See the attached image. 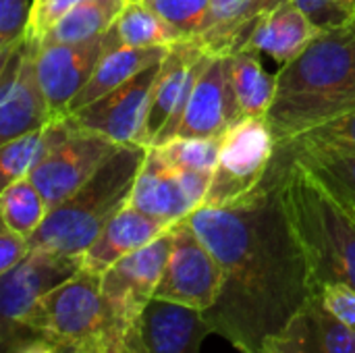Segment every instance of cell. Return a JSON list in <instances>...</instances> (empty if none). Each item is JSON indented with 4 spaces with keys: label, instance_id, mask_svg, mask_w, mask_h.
Returning <instances> with one entry per match:
<instances>
[{
    "label": "cell",
    "instance_id": "obj_20",
    "mask_svg": "<svg viewBox=\"0 0 355 353\" xmlns=\"http://www.w3.org/2000/svg\"><path fill=\"white\" fill-rule=\"evenodd\" d=\"M129 204L150 216L171 223L185 221L196 210L185 193L179 173L173 171L154 148H148V156L133 185Z\"/></svg>",
    "mask_w": 355,
    "mask_h": 353
},
{
    "label": "cell",
    "instance_id": "obj_33",
    "mask_svg": "<svg viewBox=\"0 0 355 353\" xmlns=\"http://www.w3.org/2000/svg\"><path fill=\"white\" fill-rule=\"evenodd\" d=\"M293 141H314V144H324V146H337V148L355 150V112L337 117V119H333L329 123H322V125L302 133Z\"/></svg>",
    "mask_w": 355,
    "mask_h": 353
},
{
    "label": "cell",
    "instance_id": "obj_16",
    "mask_svg": "<svg viewBox=\"0 0 355 353\" xmlns=\"http://www.w3.org/2000/svg\"><path fill=\"white\" fill-rule=\"evenodd\" d=\"M268 353H355V333L314 295L264 347Z\"/></svg>",
    "mask_w": 355,
    "mask_h": 353
},
{
    "label": "cell",
    "instance_id": "obj_12",
    "mask_svg": "<svg viewBox=\"0 0 355 353\" xmlns=\"http://www.w3.org/2000/svg\"><path fill=\"white\" fill-rule=\"evenodd\" d=\"M35 54L37 50L23 37V44L0 60V144L56 119L37 77Z\"/></svg>",
    "mask_w": 355,
    "mask_h": 353
},
{
    "label": "cell",
    "instance_id": "obj_32",
    "mask_svg": "<svg viewBox=\"0 0 355 353\" xmlns=\"http://www.w3.org/2000/svg\"><path fill=\"white\" fill-rule=\"evenodd\" d=\"M31 4L27 0H0V60L23 44Z\"/></svg>",
    "mask_w": 355,
    "mask_h": 353
},
{
    "label": "cell",
    "instance_id": "obj_38",
    "mask_svg": "<svg viewBox=\"0 0 355 353\" xmlns=\"http://www.w3.org/2000/svg\"><path fill=\"white\" fill-rule=\"evenodd\" d=\"M116 353H148L146 341H144V335H141V325L129 335V339L125 341V345H123Z\"/></svg>",
    "mask_w": 355,
    "mask_h": 353
},
{
    "label": "cell",
    "instance_id": "obj_22",
    "mask_svg": "<svg viewBox=\"0 0 355 353\" xmlns=\"http://www.w3.org/2000/svg\"><path fill=\"white\" fill-rule=\"evenodd\" d=\"M168 48L156 46V48H106L100 56L92 77L87 83L79 89V94L73 98L69 112L106 96L108 92L116 89L119 85L127 83L141 71L160 64Z\"/></svg>",
    "mask_w": 355,
    "mask_h": 353
},
{
    "label": "cell",
    "instance_id": "obj_30",
    "mask_svg": "<svg viewBox=\"0 0 355 353\" xmlns=\"http://www.w3.org/2000/svg\"><path fill=\"white\" fill-rule=\"evenodd\" d=\"M185 37H198L206 27L212 0H144Z\"/></svg>",
    "mask_w": 355,
    "mask_h": 353
},
{
    "label": "cell",
    "instance_id": "obj_15",
    "mask_svg": "<svg viewBox=\"0 0 355 353\" xmlns=\"http://www.w3.org/2000/svg\"><path fill=\"white\" fill-rule=\"evenodd\" d=\"M106 50L104 35L77 44H46L35 54L37 77L54 117H67L73 98Z\"/></svg>",
    "mask_w": 355,
    "mask_h": 353
},
{
    "label": "cell",
    "instance_id": "obj_8",
    "mask_svg": "<svg viewBox=\"0 0 355 353\" xmlns=\"http://www.w3.org/2000/svg\"><path fill=\"white\" fill-rule=\"evenodd\" d=\"M81 270V258L31 250L15 268L0 275V345L12 353L21 339V325L35 304Z\"/></svg>",
    "mask_w": 355,
    "mask_h": 353
},
{
    "label": "cell",
    "instance_id": "obj_35",
    "mask_svg": "<svg viewBox=\"0 0 355 353\" xmlns=\"http://www.w3.org/2000/svg\"><path fill=\"white\" fill-rule=\"evenodd\" d=\"M322 304L355 333V289L343 283H333L320 289Z\"/></svg>",
    "mask_w": 355,
    "mask_h": 353
},
{
    "label": "cell",
    "instance_id": "obj_27",
    "mask_svg": "<svg viewBox=\"0 0 355 353\" xmlns=\"http://www.w3.org/2000/svg\"><path fill=\"white\" fill-rule=\"evenodd\" d=\"M50 212L42 191L31 181V177L17 179L2 187L0 193V216L2 225L12 231L31 237Z\"/></svg>",
    "mask_w": 355,
    "mask_h": 353
},
{
    "label": "cell",
    "instance_id": "obj_18",
    "mask_svg": "<svg viewBox=\"0 0 355 353\" xmlns=\"http://www.w3.org/2000/svg\"><path fill=\"white\" fill-rule=\"evenodd\" d=\"M320 29L322 27L314 23L297 2L279 0L258 19L248 48L285 67L316 40Z\"/></svg>",
    "mask_w": 355,
    "mask_h": 353
},
{
    "label": "cell",
    "instance_id": "obj_19",
    "mask_svg": "<svg viewBox=\"0 0 355 353\" xmlns=\"http://www.w3.org/2000/svg\"><path fill=\"white\" fill-rule=\"evenodd\" d=\"M141 335L148 353H200L212 331L202 312L152 300L141 316Z\"/></svg>",
    "mask_w": 355,
    "mask_h": 353
},
{
    "label": "cell",
    "instance_id": "obj_25",
    "mask_svg": "<svg viewBox=\"0 0 355 353\" xmlns=\"http://www.w3.org/2000/svg\"><path fill=\"white\" fill-rule=\"evenodd\" d=\"M279 150L304 160L355 210V150L314 141H293Z\"/></svg>",
    "mask_w": 355,
    "mask_h": 353
},
{
    "label": "cell",
    "instance_id": "obj_4",
    "mask_svg": "<svg viewBox=\"0 0 355 353\" xmlns=\"http://www.w3.org/2000/svg\"><path fill=\"white\" fill-rule=\"evenodd\" d=\"M146 156L148 148L139 144L121 146L87 183L46 214L29 237L31 250L83 258L102 229L129 204Z\"/></svg>",
    "mask_w": 355,
    "mask_h": 353
},
{
    "label": "cell",
    "instance_id": "obj_9",
    "mask_svg": "<svg viewBox=\"0 0 355 353\" xmlns=\"http://www.w3.org/2000/svg\"><path fill=\"white\" fill-rule=\"evenodd\" d=\"M220 266L189 221L173 227L171 254L154 300L206 312L220 289Z\"/></svg>",
    "mask_w": 355,
    "mask_h": 353
},
{
    "label": "cell",
    "instance_id": "obj_23",
    "mask_svg": "<svg viewBox=\"0 0 355 353\" xmlns=\"http://www.w3.org/2000/svg\"><path fill=\"white\" fill-rule=\"evenodd\" d=\"M227 71L239 119H268L277 98V73H268L262 67L260 54L252 48H243L227 56Z\"/></svg>",
    "mask_w": 355,
    "mask_h": 353
},
{
    "label": "cell",
    "instance_id": "obj_34",
    "mask_svg": "<svg viewBox=\"0 0 355 353\" xmlns=\"http://www.w3.org/2000/svg\"><path fill=\"white\" fill-rule=\"evenodd\" d=\"M320 27L341 23L355 17V0H293Z\"/></svg>",
    "mask_w": 355,
    "mask_h": 353
},
{
    "label": "cell",
    "instance_id": "obj_31",
    "mask_svg": "<svg viewBox=\"0 0 355 353\" xmlns=\"http://www.w3.org/2000/svg\"><path fill=\"white\" fill-rule=\"evenodd\" d=\"M79 0H33L29 10V21L25 27V42L35 50L44 44L48 31L77 4Z\"/></svg>",
    "mask_w": 355,
    "mask_h": 353
},
{
    "label": "cell",
    "instance_id": "obj_5",
    "mask_svg": "<svg viewBox=\"0 0 355 353\" xmlns=\"http://www.w3.org/2000/svg\"><path fill=\"white\" fill-rule=\"evenodd\" d=\"M139 325L123 320L102 293V277L81 268L35 304L21 339L44 337L67 353H116Z\"/></svg>",
    "mask_w": 355,
    "mask_h": 353
},
{
    "label": "cell",
    "instance_id": "obj_28",
    "mask_svg": "<svg viewBox=\"0 0 355 353\" xmlns=\"http://www.w3.org/2000/svg\"><path fill=\"white\" fill-rule=\"evenodd\" d=\"M50 146V127H42L29 133H23L10 141L0 144V179L2 187L29 177L37 162L44 158Z\"/></svg>",
    "mask_w": 355,
    "mask_h": 353
},
{
    "label": "cell",
    "instance_id": "obj_7",
    "mask_svg": "<svg viewBox=\"0 0 355 353\" xmlns=\"http://www.w3.org/2000/svg\"><path fill=\"white\" fill-rule=\"evenodd\" d=\"M48 127L50 146L29 177L52 210L87 183L121 146L77 129L67 117L52 119Z\"/></svg>",
    "mask_w": 355,
    "mask_h": 353
},
{
    "label": "cell",
    "instance_id": "obj_39",
    "mask_svg": "<svg viewBox=\"0 0 355 353\" xmlns=\"http://www.w3.org/2000/svg\"><path fill=\"white\" fill-rule=\"evenodd\" d=\"M262 353H268V352H262Z\"/></svg>",
    "mask_w": 355,
    "mask_h": 353
},
{
    "label": "cell",
    "instance_id": "obj_10",
    "mask_svg": "<svg viewBox=\"0 0 355 353\" xmlns=\"http://www.w3.org/2000/svg\"><path fill=\"white\" fill-rule=\"evenodd\" d=\"M235 121H239V110L229 81L227 56L210 54L181 114L166 131L156 137L152 146H160L177 137L218 139Z\"/></svg>",
    "mask_w": 355,
    "mask_h": 353
},
{
    "label": "cell",
    "instance_id": "obj_2",
    "mask_svg": "<svg viewBox=\"0 0 355 353\" xmlns=\"http://www.w3.org/2000/svg\"><path fill=\"white\" fill-rule=\"evenodd\" d=\"M349 112H355V17L322 27L295 60L279 67L268 123L283 148Z\"/></svg>",
    "mask_w": 355,
    "mask_h": 353
},
{
    "label": "cell",
    "instance_id": "obj_13",
    "mask_svg": "<svg viewBox=\"0 0 355 353\" xmlns=\"http://www.w3.org/2000/svg\"><path fill=\"white\" fill-rule=\"evenodd\" d=\"M158 69L160 64L141 71L106 96L69 112L67 119L77 129L100 135L116 146L137 144Z\"/></svg>",
    "mask_w": 355,
    "mask_h": 353
},
{
    "label": "cell",
    "instance_id": "obj_29",
    "mask_svg": "<svg viewBox=\"0 0 355 353\" xmlns=\"http://www.w3.org/2000/svg\"><path fill=\"white\" fill-rule=\"evenodd\" d=\"M158 156L173 171H198V173H214L218 160V139H168L160 146H152Z\"/></svg>",
    "mask_w": 355,
    "mask_h": 353
},
{
    "label": "cell",
    "instance_id": "obj_26",
    "mask_svg": "<svg viewBox=\"0 0 355 353\" xmlns=\"http://www.w3.org/2000/svg\"><path fill=\"white\" fill-rule=\"evenodd\" d=\"M129 0H79L46 35L44 44H77L104 35ZM40 46V48H42Z\"/></svg>",
    "mask_w": 355,
    "mask_h": 353
},
{
    "label": "cell",
    "instance_id": "obj_24",
    "mask_svg": "<svg viewBox=\"0 0 355 353\" xmlns=\"http://www.w3.org/2000/svg\"><path fill=\"white\" fill-rule=\"evenodd\" d=\"M181 40L185 35L144 0H129L114 25L104 33L106 48H168Z\"/></svg>",
    "mask_w": 355,
    "mask_h": 353
},
{
    "label": "cell",
    "instance_id": "obj_3",
    "mask_svg": "<svg viewBox=\"0 0 355 353\" xmlns=\"http://www.w3.org/2000/svg\"><path fill=\"white\" fill-rule=\"evenodd\" d=\"M279 154L285 164L275 160V183L310 262L316 295L333 283L355 289V210L304 160L283 150Z\"/></svg>",
    "mask_w": 355,
    "mask_h": 353
},
{
    "label": "cell",
    "instance_id": "obj_1",
    "mask_svg": "<svg viewBox=\"0 0 355 353\" xmlns=\"http://www.w3.org/2000/svg\"><path fill=\"white\" fill-rule=\"evenodd\" d=\"M187 221L223 273L216 302L202 312L206 325L239 353H262L316 295L272 169L264 187L243 204L200 206Z\"/></svg>",
    "mask_w": 355,
    "mask_h": 353
},
{
    "label": "cell",
    "instance_id": "obj_37",
    "mask_svg": "<svg viewBox=\"0 0 355 353\" xmlns=\"http://www.w3.org/2000/svg\"><path fill=\"white\" fill-rule=\"evenodd\" d=\"M12 353H67L62 347H58L56 343L44 339V337H33L29 341H25L23 345H19Z\"/></svg>",
    "mask_w": 355,
    "mask_h": 353
},
{
    "label": "cell",
    "instance_id": "obj_6",
    "mask_svg": "<svg viewBox=\"0 0 355 353\" xmlns=\"http://www.w3.org/2000/svg\"><path fill=\"white\" fill-rule=\"evenodd\" d=\"M279 141L268 119L243 117L220 137L218 160L204 206L229 208L256 196L277 160Z\"/></svg>",
    "mask_w": 355,
    "mask_h": 353
},
{
    "label": "cell",
    "instance_id": "obj_11",
    "mask_svg": "<svg viewBox=\"0 0 355 353\" xmlns=\"http://www.w3.org/2000/svg\"><path fill=\"white\" fill-rule=\"evenodd\" d=\"M208 56L210 52L196 37L168 46L152 85L148 112L137 137L139 146L152 148L156 137L177 121Z\"/></svg>",
    "mask_w": 355,
    "mask_h": 353
},
{
    "label": "cell",
    "instance_id": "obj_14",
    "mask_svg": "<svg viewBox=\"0 0 355 353\" xmlns=\"http://www.w3.org/2000/svg\"><path fill=\"white\" fill-rule=\"evenodd\" d=\"M173 246V229L141 250L121 258L102 275V293L116 314L137 325L152 304Z\"/></svg>",
    "mask_w": 355,
    "mask_h": 353
},
{
    "label": "cell",
    "instance_id": "obj_21",
    "mask_svg": "<svg viewBox=\"0 0 355 353\" xmlns=\"http://www.w3.org/2000/svg\"><path fill=\"white\" fill-rule=\"evenodd\" d=\"M279 0H212L206 27L196 37L214 56L248 48L258 19Z\"/></svg>",
    "mask_w": 355,
    "mask_h": 353
},
{
    "label": "cell",
    "instance_id": "obj_36",
    "mask_svg": "<svg viewBox=\"0 0 355 353\" xmlns=\"http://www.w3.org/2000/svg\"><path fill=\"white\" fill-rule=\"evenodd\" d=\"M31 252L29 237L2 225L0 229V275L15 268Z\"/></svg>",
    "mask_w": 355,
    "mask_h": 353
},
{
    "label": "cell",
    "instance_id": "obj_17",
    "mask_svg": "<svg viewBox=\"0 0 355 353\" xmlns=\"http://www.w3.org/2000/svg\"><path fill=\"white\" fill-rule=\"evenodd\" d=\"M177 223L150 216L135 206L127 204L96 237L89 250L81 258V268L104 275L114 262L121 258L141 250L144 246L156 241L164 233H168Z\"/></svg>",
    "mask_w": 355,
    "mask_h": 353
}]
</instances>
